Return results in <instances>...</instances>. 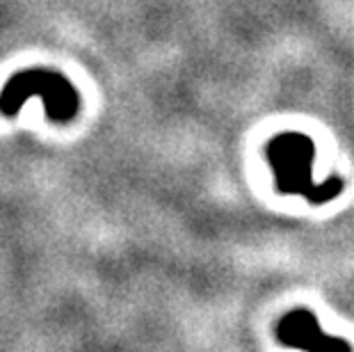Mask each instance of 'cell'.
Returning <instances> with one entry per match:
<instances>
[{
  "label": "cell",
  "mask_w": 354,
  "mask_h": 352,
  "mask_svg": "<svg viewBox=\"0 0 354 352\" xmlns=\"http://www.w3.org/2000/svg\"><path fill=\"white\" fill-rule=\"evenodd\" d=\"M313 142L302 133H281L268 145V160L272 165L279 192L299 194L311 204L334 199L343 190L341 181H313Z\"/></svg>",
  "instance_id": "obj_1"
},
{
  "label": "cell",
  "mask_w": 354,
  "mask_h": 352,
  "mask_svg": "<svg viewBox=\"0 0 354 352\" xmlns=\"http://www.w3.org/2000/svg\"><path fill=\"white\" fill-rule=\"evenodd\" d=\"M32 94L41 96L48 119L57 124L71 122L80 110L78 89L69 78L48 69H30L7 80L0 92V115L14 117Z\"/></svg>",
  "instance_id": "obj_2"
},
{
  "label": "cell",
  "mask_w": 354,
  "mask_h": 352,
  "mask_svg": "<svg viewBox=\"0 0 354 352\" xmlns=\"http://www.w3.org/2000/svg\"><path fill=\"white\" fill-rule=\"evenodd\" d=\"M277 336L283 346H290V348H304V350H327V348L350 350L352 348L348 341L322 332L318 325V318H315L311 311H304V309H295V311L286 313L277 327Z\"/></svg>",
  "instance_id": "obj_3"
}]
</instances>
